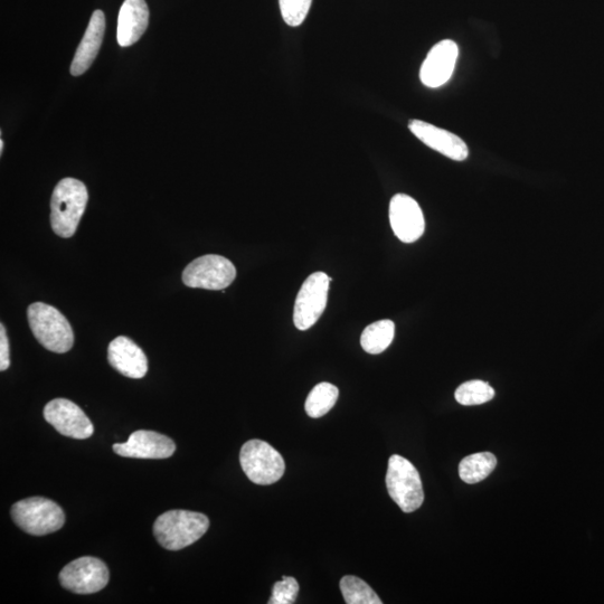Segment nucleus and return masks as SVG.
<instances>
[{"instance_id": "obj_19", "label": "nucleus", "mask_w": 604, "mask_h": 604, "mask_svg": "<svg viewBox=\"0 0 604 604\" xmlns=\"http://www.w3.org/2000/svg\"><path fill=\"white\" fill-rule=\"evenodd\" d=\"M395 335V325L392 320H379L364 329L361 345L368 354H381L392 344Z\"/></svg>"}, {"instance_id": "obj_12", "label": "nucleus", "mask_w": 604, "mask_h": 604, "mask_svg": "<svg viewBox=\"0 0 604 604\" xmlns=\"http://www.w3.org/2000/svg\"><path fill=\"white\" fill-rule=\"evenodd\" d=\"M112 448L121 457L136 459H167L176 451L171 438L147 430L132 433L127 442L116 443Z\"/></svg>"}, {"instance_id": "obj_16", "label": "nucleus", "mask_w": 604, "mask_h": 604, "mask_svg": "<svg viewBox=\"0 0 604 604\" xmlns=\"http://www.w3.org/2000/svg\"><path fill=\"white\" fill-rule=\"evenodd\" d=\"M149 9L146 0H125L118 17L117 39L121 47L137 43L147 30Z\"/></svg>"}, {"instance_id": "obj_5", "label": "nucleus", "mask_w": 604, "mask_h": 604, "mask_svg": "<svg viewBox=\"0 0 604 604\" xmlns=\"http://www.w3.org/2000/svg\"><path fill=\"white\" fill-rule=\"evenodd\" d=\"M386 487L404 513L418 511L424 502L422 481L417 468L408 459L394 455L389 460Z\"/></svg>"}, {"instance_id": "obj_6", "label": "nucleus", "mask_w": 604, "mask_h": 604, "mask_svg": "<svg viewBox=\"0 0 604 604\" xmlns=\"http://www.w3.org/2000/svg\"><path fill=\"white\" fill-rule=\"evenodd\" d=\"M244 474L252 483L267 486L277 483L286 471L283 457L268 442L253 439L244 443L240 452Z\"/></svg>"}, {"instance_id": "obj_17", "label": "nucleus", "mask_w": 604, "mask_h": 604, "mask_svg": "<svg viewBox=\"0 0 604 604\" xmlns=\"http://www.w3.org/2000/svg\"><path fill=\"white\" fill-rule=\"evenodd\" d=\"M106 31V16L102 11H96L92 14L86 34L74 55L71 64V74L73 77H80L86 73L94 60H96L100 47L103 42V36Z\"/></svg>"}, {"instance_id": "obj_8", "label": "nucleus", "mask_w": 604, "mask_h": 604, "mask_svg": "<svg viewBox=\"0 0 604 604\" xmlns=\"http://www.w3.org/2000/svg\"><path fill=\"white\" fill-rule=\"evenodd\" d=\"M330 277L324 272L310 275L299 290L294 322L299 330L313 327L324 314L328 301Z\"/></svg>"}, {"instance_id": "obj_1", "label": "nucleus", "mask_w": 604, "mask_h": 604, "mask_svg": "<svg viewBox=\"0 0 604 604\" xmlns=\"http://www.w3.org/2000/svg\"><path fill=\"white\" fill-rule=\"evenodd\" d=\"M89 201L87 186L75 178H64L56 185L51 201V225L60 238L77 232Z\"/></svg>"}, {"instance_id": "obj_13", "label": "nucleus", "mask_w": 604, "mask_h": 604, "mask_svg": "<svg viewBox=\"0 0 604 604\" xmlns=\"http://www.w3.org/2000/svg\"><path fill=\"white\" fill-rule=\"evenodd\" d=\"M458 55V45L451 40L434 45L420 71V79L424 86L436 89L446 84L455 71Z\"/></svg>"}, {"instance_id": "obj_20", "label": "nucleus", "mask_w": 604, "mask_h": 604, "mask_svg": "<svg viewBox=\"0 0 604 604\" xmlns=\"http://www.w3.org/2000/svg\"><path fill=\"white\" fill-rule=\"evenodd\" d=\"M339 390L330 383H319L308 395L305 409L310 418L319 419L324 417L335 407L338 400Z\"/></svg>"}, {"instance_id": "obj_21", "label": "nucleus", "mask_w": 604, "mask_h": 604, "mask_svg": "<svg viewBox=\"0 0 604 604\" xmlns=\"http://www.w3.org/2000/svg\"><path fill=\"white\" fill-rule=\"evenodd\" d=\"M341 591L348 604H382L383 601L365 581L354 575H346L341 580Z\"/></svg>"}, {"instance_id": "obj_15", "label": "nucleus", "mask_w": 604, "mask_h": 604, "mask_svg": "<svg viewBox=\"0 0 604 604\" xmlns=\"http://www.w3.org/2000/svg\"><path fill=\"white\" fill-rule=\"evenodd\" d=\"M108 360L116 371L129 379H143L148 372V358L143 349L125 336L110 343Z\"/></svg>"}, {"instance_id": "obj_25", "label": "nucleus", "mask_w": 604, "mask_h": 604, "mask_svg": "<svg viewBox=\"0 0 604 604\" xmlns=\"http://www.w3.org/2000/svg\"><path fill=\"white\" fill-rule=\"evenodd\" d=\"M11 365V357H9V343L6 335L5 326L0 325V371L8 370Z\"/></svg>"}, {"instance_id": "obj_24", "label": "nucleus", "mask_w": 604, "mask_h": 604, "mask_svg": "<svg viewBox=\"0 0 604 604\" xmlns=\"http://www.w3.org/2000/svg\"><path fill=\"white\" fill-rule=\"evenodd\" d=\"M299 584L295 578L283 577L273 585L272 597L269 604H292L296 602Z\"/></svg>"}, {"instance_id": "obj_3", "label": "nucleus", "mask_w": 604, "mask_h": 604, "mask_svg": "<svg viewBox=\"0 0 604 604\" xmlns=\"http://www.w3.org/2000/svg\"><path fill=\"white\" fill-rule=\"evenodd\" d=\"M27 315L32 332L43 347L58 354L71 351L74 334L61 311L44 302H35L28 307Z\"/></svg>"}, {"instance_id": "obj_11", "label": "nucleus", "mask_w": 604, "mask_h": 604, "mask_svg": "<svg viewBox=\"0 0 604 604\" xmlns=\"http://www.w3.org/2000/svg\"><path fill=\"white\" fill-rule=\"evenodd\" d=\"M390 222L396 238L404 243L418 241L426 229L420 205L414 198L405 194H398L392 198Z\"/></svg>"}, {"instance_id": "obj_23", "label": "nucleus", "mask_w": 604, "mask_h": 604, "mask_svg": "<svg viewBox=\"0 0 604 604\" xmlns=\"http://www.w3.org/2000/svg\"><path fill=\"white\" fill-rule=\"evenodd\" d=\"M313 0H279L283 20L292 27L305 22Z\"/></svg>"}, {"instance_id": "obj_26", "label": "nucleus", "mask_w": 604, "mask_h": 604, "mask_svg": "<svg viewBox=\"0 0 604 604\" xmlns=\"http://www.w3.org/2000/svg\"><path fill=\"white\" fill-rule=\"evenodd\" d=\"M3 151H4V140L2 139V140H0V153L3 154Z\"/></svg>"}, {"instance_id": "obj_4", "label": "nucleus", "mask_w": 604, "mask_h": 604, "mask_svg": "<svg viewBox=\"0 0 604 604\" xmlns=\"http://www.w3.org/2000/svg\"><path fill=\"white\" fill-rule=\"evenodd\" d=\"M12 517L22 531L34 536L58 532L65 523L62 508L53 500L43 497L20 500L12 507Z\"/></svg>"}, {"instance_id": "obj_22", "label": "nucleus", "mask_w": 604, "mask_h": 604, "mask_svg": "<svg viewBox=\"0 0 604 604\" xmlns=\"http://www.w3.org/2000/svg\"><path fill=\"white\" fill-rule=\"evenodd\" d=\"M495 390L483 381H469L461 384L455 393V398L461 405H479L492 401Z\"/></svg>"}, {"instance_id": "obj_7", "label": "nucleus", "mask_w": 604, "mask_h": 604, "mask_svg": "<svg viewBox=\"0 0 604 604\" xmlns=\"http://www.w3.org/2000/svg\"><path fill=\"white\" fill-rule=\"evenodd\" d=\"M237 278V269L229 260L216 254L195 259L183 272L184 285L206 290H224Z\"/></svg>"}, {"instance_id": "obj_18", "label": "nucleus", "mask_w": 604, "mask_h": 604, "mask_svg": "<svg viewBox=\"0 0 604 604\" xmlns=\"http://www.w3.org/2000/svg\"><path fill=\"white\" fill-rule=\"evenodd\" d=\"M496 466L497 459L493 453H475L460 462L459 476L466 484H478L492 474Z\"/></svg>"}, {"instance_id": "obj_9", "label": "nucleus", "mask_w": 604, "mask_h": 604, "mask_svg": "<svg viewBox=\"0 0 604 604\" xmlns=\"http://www.w3.org/2000/svg\"><path fill=\"white\" fill-rule=\"evenodd\" d=\"M109 578L107 565L91 556L69 563L59 577L64 589L77 594L97 593L107 587Z\"/></svg>"}, {"instance_id": "obj_10", "label": "nucleus", "mask_w": 604, "mask_h": 604, "mask_svg": "<svg viewBox=\"0 0 604 604\" xmlns=\"http://www.w3.org/2000/svg\"><path fill=\"white\" fill-rule=\"evenodd\" d=\"M44 419L62 436L83 440L94 432L87 414L77 404L66 399H55L46 404Z\"/></svg>"}, {"instance_id": "obj_14", "label": "nucleus", "mask_w": 604, "mask_h": 604, "mask_svg": "<svg viewBox=\"0 0 604 604\" xmlns=\"http://www.w3.org/2000/svg\"><path fill=\"white\" fill-rule=\"evenodd\" d=\"M412 134L438 153L456 162H464L469 150L464 140L445 129L438 128L428 122L412 120L409 124Z\"/></svg>"}, {"instance_id": "obj_2", "label": "nucleus", "mask_w": 604, "mask_h": 604, "mask_svg": "<svg viewBox=\"0 0 604 604\" xmlns=\"http://www.w3.org/2000/svg\"><path fill=\"white\" fill-rule=\"evenodd\" d=\"M209 527L210 519L206 515L176 509L156 519L154 534L164 549L179 551L202 539Z\"/></svg>"}]
</instances>
